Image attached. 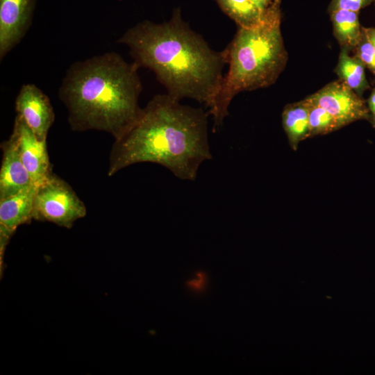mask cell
<instances>
[{"mask_svg":"<svg viewBox=\"0 0 375 375\" xmlns=\"http://www.w3.org/2000/svg\"><path fill=\"white\" fill-rule=\"evenodd\" d=\"M117 42L128 48L139 68H148L155 74L168 94L210 106L224 76V52L212 49L192 30L179 10L162 23H138Z\"/></svg>","mask_w":375,"mask_h":375,"instance_id":"7a4b0ae2","label":"cell"},{"mask_svg":"<svg viewBox=\"0 0 375 375\" xmlns=\"http://www.w3.org/2000/svg\"><path fill=\"white\" fill-rule=\"evenodd\" d=\"M216 1L224 12L241 27L257 24L265 11L260 10L251 0Z\"/></svg>","mask_w":375,"mask_h":375,"instance_id":"9a60e30c","label":"cell"},{"mask_svg":"<svg viewBox=\"0 0 375 375\" xmlns=\"http://www.w3.org/2000/svg\"><path fill=\"white\" fill-rule=\"evenodd\" d=\"M374 2L375 0H331L328 6V12L337 10H347L358 12L360 9Z\"/></svg>","mask_w":375,"mask_h":375,"instance_id":"ac0fdd59","label":"cell"},{"mask_svg":"<svg viewBox=\"0 0 375 375\" xmlns=\"http://www.w3.org/2000/svg\"><path fill=\"white\" fill-rule=\"evenodd\" d=\"M367 105L370 114V122L375 128V88L371 92Z\"/></svg>","mask_w":375,"mask_h":375,"instance_id":"ffe728a7","label":"cell"},{"mask_svg":"<svg viewBox=\"0 0 375 375\" xmlns=\"http://www.w3.org/2000/svg\"><path fill=\"white\" fill-rule=\"evenodd\" d=\"M37 185L32 184L19 192L0 199V274L6 265L4 255L9 241L17 228L29 224L33 218Z\"/></svg>","mask_w":375,"mask_h":375,"instance_id":"52a82bcc","label":"cell"},{"mask_svg":"<svg viewBox=\"0 0 375 375\" xmlns=\"http://www.w3.org/2000/svg\"><path fill=\"white\" fill-rule=\"evenodd\" d=\"M167 93L154 96L134 124L112 146L108 175L130 165L152 162L177 178L193 181L200 165L212 158L208 116Z\"/></svg>","mask_w":375,"mask_h":375,"instance_id":"6da1fadb","label":"cell"},{"mask_svg":"<svg viewBox=\"0 0 375 375\" xmlns=\"http://www.w3.org/2000/svg\"><path fill=\"white\" fill-rule=\"evenodd\" d=\"M206 282V274L204 272L199 271L196 274V278L186 282V285L194 291L200 292L204 289Z\"/></svg>","mask_w":375,"mask_h":375,"instance_id":"d6986e66","label":"cell"},{"mask_svg":"<svg viewBox=\"0 0 375 375\" xmlns=\"http://www.w3.org/2000/svg\"><path fill=\"white\" fill-rule=\"evenodd\" d=\"M281 0H272L260 21L249 27L238 26L223 50L228 69L208 107L213 131L228 115L233 99L242 92L273 85L288 61L281 33Z\"/></svg>","mask_w":375,"mask_h":375,"instance_id":"277c9868","label":"cell"},{"mask_svg":"<svg viewBox=\"0 0 375 375\" xmlns=\"http://www.w3.org/2000/svg\"><path fill=\"white\" fill-rule=\"evenodd\" d=\"M306 99L324 108L340 128L359 120H369L367 103L340 79L332 81Z\"/></svg>","mask_w":375,"mask_h":375,"instance_id":"8992f818","label":"cell"},{"mask_svg":"<svg viewBox=\"0 0 375 375\" xmlns=\"http://www.w3.org/2000/svg\"><path fill=\"white\" fill-rule=\"evenodd\" d=\"M35 0H0V59L2 60L28 31Z\"/></svg>","mask_w":375,"mask_h":375,"instance_id":"9c48e42d","label":"cell"},{"mask_svg":"<svg viewBox=\"0 0 375 375\" xmlns=\"http://www.w3.org/2000/svg\"><path fill=\"white\" fill-rule=\"evenodd\" d=\"M0 199L14 194L34 184L22 160L16 134L1 144Z\"/></svg>","mask_w":375,"mask_h":375,"instance_id":"8fae6325","label":"cell"},{"mask_svg":"<svg viewBox=\"0 0 375 375\" xmlns=\"http://www.w3.org/2000/svg\"><path fill=\"white\" fill-rule=\"evenodd\" d=\"M17 115L22 117L36 138L47 141L55 113L49 97L33 83L23 85L15 102Z\"/></svg>","mask_w":375,"mask_h":375,"instance_id":"ba28073f","label":"cell"},{"mask_svg":"<svg viewBox=\"0 0 375 375\" xmlns=\"http://www.w3.org/2000/svg\"><path fill=\"white\" fill-rule=\"evenodd\" d=\"M12 131L17 135L18 149L24 165L32 182L39 185L53 172L47 141L39 140L18 115L15 118Z\"/></svg>","mask_w":375,"mask_h":375,"instance_id":"30bf717a","label":"cell"},{"mask_svg":"<svg viewBox=\"0 0 375 375\" xmlns=\"http://www.w3.org/2000/svg\"><path fill=\"white\" fill-rule=\"evenodd\" d=\"M260 10L264 11L272 0H251Z\"/></svg>","mask_w":375,"mask_h":375,"instance_id":"7402d4cb","label":"cell"},{"mask_svg":"<svg viewBox=\"0 0 375 375\" xmlns=\"http://www.w3.org/2000/svg\"><path fill=\"white\" fill-rule=\"evenodd\" d=\"M333 34L342 48L349 51L355 49L362 35V26L358 20V12L337 10L329 12Z\"/></svg>","mask_w":375,"mask_h":375,"instance_id":"4fadbf2b","label":"cell"},{"mask_svg":"<svg viewBox=\"0 0 375 375\" xmlns=\"http://www.w3.org/2000/svg\"><path fill=\"white\" fill-rule=\"evenodd\" d=\"M365 65L355 56L349 54V50L342 48L335 72L347 86L358 95L369 88L366 78Z\"/></svg>","mask_w":375,"mask_h":375,"instance_id":"5bb4252c","label":"cell"},{"mask_svg":"<svg viewBox=\"0 0 375 375\" xmlns=\"http://www.w3.org/2000/svg\"><path fill=\"white\" fill-rule=\"evenodd\" d=\"M138 69L133 62H127L116 52L72 64L58 89L71 129L104 131L115 140L122 136L142 110Z\"/></svg>","mask_w":375,"mask_h":375,"instance_id":"3957f363","label":"cell"},{"mask_svg":"<svg viewBox=\"0 0 375 375\" xmlns=\"http://www.w3.org/2000/svg\"><path fill=\"white\" fill-rule=\"evenodd\" d=\"M362 29L366 39L372 44V46L375 50V28L362 27Z\"/></svg>","mask_w":375,"mask_h":375,"instance_id":"44dd1931","label":"cell"},{"mask_svg":"<svg viewBox=\"0 0 375 375\" xmlns=\"http://www.w3.org/2000/svg\"><path fill=\"white\" fill-rule=\"evenodd\" d=\"M87 209L72 188L62 178L51 173L37 185L33 218L71 228L74 222L84 217Z\"/></svg>","mask_w":375,"mask_h":375,"instance_id":"5b68a950","label":"cell"},{"mask_svg":"<svg viewBox=\"0 0 375 375\" xmlns=\"http://www.w3.org/2000/svg\"><path fill=\"white\" fill-rule=\"evenodd\" d=\"M282 125L290 147L296 151L301 142L310 138L308 110L304 100L285 106Z\"/></svg>","mask_w":375,"mask_h":375,"instance_id":"7c38bea8","label":"cell"},{"mask_svg":"<svg viewBox=\"0 0 375 375\" xmlns=\"http://www.w3.org/2000/svg\"><path fill=\"white\" fill-rule=\"evenodd\" d=\"M303 100L308 110L310 138L328 134L340 128L333 117L324 108L306 98Z\"/></svg>","mask_w":375,"mask_h":375,"instance_id":"2e32d148","label":"cell"},{"mask_svg":"<svg viewBox=\"0 0 375 375\" xmlns=\"http://www.w3.org/2000/svg\"><path fill=\"white\" fill-rule=\"evenodd\" d=\"M355 49L356 56L362 62L365 67L375 74V50L367 41L364 33Z\"/></svg>","mask_w":375,"mask_h":375,"instance_id":"e0dca14e","label":"cell"}]
</instances>
